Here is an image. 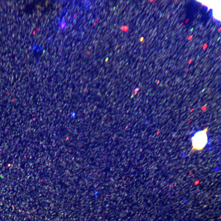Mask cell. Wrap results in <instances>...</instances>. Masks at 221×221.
<instances>
[{"label":"cell","instance_id":"1","mask_svg":"<svg viewBox=\"0 0 221 221\" xmlns=\"http://www.w3.org/2000/svg\"><path fill=\"white\" fill-rule=\"evenodd\" d=\"M208 128H206L203 130L198 131L195 134L192 138V151H201L205 147L208 142Z\"/></svg>","mask_w":221,"mask_h":221},{"label":"cell","instance_id":"2","mask_svg":"<svg viewBox=\"0 0 221 221\" xmlns=\"http://www.w3.org/2000/svg\"><path fill=\"white\" fill-rule=\"evenodd\" d=\"M208 46V45L207 44H205L203 46V49L204 50H205L206 49V48Z\"/></svg>","mask_w":221,"mask_h":221},{"label":"cell","instance_id":"3","mask_svg":"<svg viewBox=\"0 0 221 221\" xmlns=\"http://www.w3.org/2000/svg\"><path fill=\"white\" fill-rule=\"evenodd\" d=\"M193 36H192V35H190V36H189V37H188V40H189V41L190 40H191V39H192L193 38Z\"/></svg>","mask_w":221,"mask_h":221},{"label":"cell","instance_id":"4","mask_svg":"<svg viewBox=\"0 0 221 221\" xmlns=\"http://www.w3.org/2000/svg\"><path fill=\"white\" fill-rule=\"evenodd\" d=\"M65 22H63L61 25V27L63 28L65 26Z\"/></svg>","mask_w":221,"mask_h":221},{"label":"cell","instance_id":"5","mask_svg":"<svg viewBox=\"0 0 221 221\" xmlns=\"http://www.w3.org/2000/svg\"><path fill=\"white\" fill-rule=\"evenodd\" d=\"M189 18L187 19L186 20V21H185V23H187V22H188L189 21Z\"/></svg>","mask_w":221,"mask_h":221},{"label":"cell","instance_id":"6","mask_svg":"<svg viewBox=\"0 0 221 221\" xmlns=\"http://www.w3.org/2000/svg\"><path fill=\"white\" fill-rule=\"evenodd\" d=\"M143 37H142V38L141 39V40H140V41H141V40H142L141 41V42H142V41H143V39H143Z\"/></svg>","mask_w":221,"mask_h":221},{"label":"cell","instance_id":"7","mask_svg":"<svg viewBox=\"0 0 221 221\" xmlns=\"http://www.w3.org/2000/svg\"><path fill=\"white\" fill-rule=\"evenodd\" d=\"M192 61V59H190V61H189V62H190V63H189V64H190L191 62V61Z\"/></svg>","mask_w":221,"mask_h":221},{"label":"cell","instance_id":"8","mask_svg":"<svg viewBox=\"0 0 221 221\" xmlns=\"http://www.w3.org/2000/svg\"><path fill=\"white\" fill-rule=\"evenodd\" d=\"M183 23L182 24H181V25L180 26V27H182V26L183 25Z\"/></svg>","mask_w":221,"mask_h":221},{"label":"cell","instance_id":"9","mask_svg":"<svg viewBox=\"0 0 221 221\" xmlns=\"http://www.w3.org/2000/svg\"><path fill=\"white\" fill-rule=\"evenodd\" d=\"M220 30H221V27H220L219 29L218 30V32H220Z\"/></svg>","mask_w":221,"mask_h":221},{"label":"cell","instance_id":"10","mask_svg":"<svg viewBox=\"0 0 221 221\" xmlns=\"http://www.w3.org/2000/svg\"></svg>","mask_w":221,"mask_h":221},{"label":"cell","instance_id":"11","mask_svg":"<svg viewBox=\"0 0 221 221\" xmlns=\"http://www.w3.org/2000/svg\"></svg>","mask_w":221,"mask_h":221}]
</instances>
